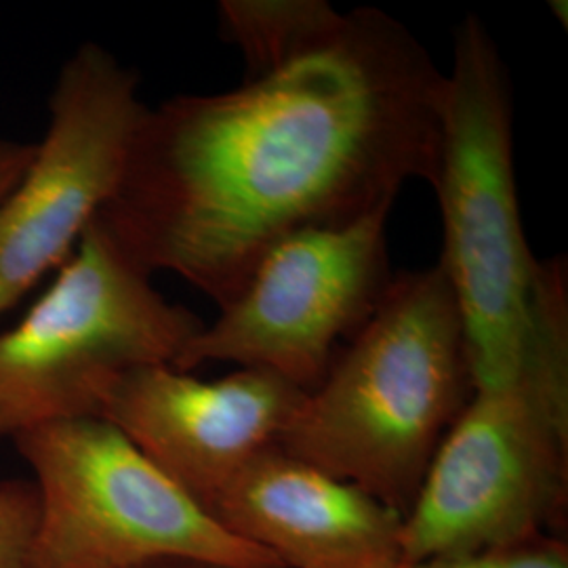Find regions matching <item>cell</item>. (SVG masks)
<instances>
[{"mask_svg":"<svg viewBox=\"0 0 568 568\" xmlns=\"http://www.w3.org/2000/svg\"><path fill=\"white\" fill-rule=\"evenodd\" d=\"M445 74L382 9L339 11L241 87L148 108L98 222L145 274L222 310L284 239L434 182Z\"/></svg>","mask_w":568,"mask_h":568,"instance_id":"obj_1","label":"cell"},{"mask_svg":"<svg viewBox=\"0 0 568 568\" xmlns=\"http://www.w3.org/2000/svg\"><path fill=\"white\" fill-rule=\"evenodd\" d=\"M471 392L464 323L443 267L398 272L305 394L278 448L406 516Z\"/></svg>","mask_w":568,"mask_h":568,"instance_id":"obj_2","label":"cell"},{"mask_svg":"<svg viewBox=\"0 0 568 568\" xmlns=\"http://www.w3.org/2000/svg\"><path fill=\"white\" fill-rule=\"evenodd\" d=\"M568 506V274L546 262L514 375L474 387L403 525V562L562 535Z\"/></svg>","mask_w":568,"mask_h":568,"instance_id":"obj_3","label":"cell"},{"mask_svg":"<svg viewBox=\"0 0 568 568\" xmlns=\"http://www.w3.org/2000/svg\"><path fill=\"white\" fill-rule=\"evenodd\" d=\"M432 187L474 387L506 382L532 333L546 262L528 246L514 171L508 65L476 13L455 28Z\"/></svg>","mask_w":568,"mask_h":568,"instance_id":"obj_4","label":"cell"},{"mask_svg":"<svg viewBox=\"0 0 568 568\" xmlns=\"http://www.w3.org/2000/svg\"><path fill=\"white\" fill-rule=\"evenodd\" d=\"M203 326L164 300L95 217L47 293L0 335V436L100 419L126 373L175 366Z\"/></svg>","mask_w":568,"mask_h":568,"instance_id":"obj_5","label":"cell"},{"mask_svg":"<svg viewBox=\"0 0 568 568\" xmlns=\"http://www.w3.org/2000/svg\"><path fill=\"white\" fill-rule=\"evenodd\" d=\"M13 445L39 497L26 568H131L161 558L283 568L225 530L103 419L34 427Z\"/></svg>","mask_w":568,"mask_h":568,"instance_id":"obj_6","label":"cell"},{"mask_svg":"<svg viewBox=\"0 0 568 568\" xmlns=\"http://www.w3.org/2000/svg\"><path fill=\"white\" fill-rule=\"evenodd\" d=\"M392 209L276 244L215 323L183 347L175 371L236 363L312 392L373 316L394 278L386 225Z\"/></svg>","mask_w":568,"mask_h":568,"instance_id":"obj_7","label":"cell"},{"mask_svg":"<svg viewBox=\"0 0 568 568\" xmlns=\"http://www.w3.org/2000/svg\"><path fill=\"white\" fill-rule=\"evenodd\" d=\"M148 105L140 74L98 42L61 65L49 124L0 203V316L65 264L116 194Z\"/></svg>","mask_w":568,"mask_h":568,"instance_id":"obj_8","label":"cell"},{"mask_svg":"<svg viewBox=\"0 0 568 568\" xmlns=\"http://www.w3.org/2000/svg\"><path fill=\"white\" fill-rule=\"evenodd\" d=\"M304 396L257 368L203 382L173 366H142L112 387L100 419L211 514L246 467L278 447Z\"/></svg>","mask_w":568,"mask_h":568,"instance_id":"obj_9","label":"cell"},{"mask_svg":"<svg viewBox=\"0 0 568 568\" xmlns=\"http://www.w3.org/2000/svg\"><path fill=\"white\" fill-rule=\"evenodd\" d=\"M211 516L283 568L403 565L400 511L278 447L225 488Z\"/></svg>","mask_w":568,"mask_h":568,"instance_id":"obj_10","label":"cell"},{"mask_svg":"<svg viewBox=\"0 0 568 568\" xmlns=\"http://www.w3.org/2000/svg\"><path fill=\"white\" fill-rule=\"evenodd\" d=\"M222 37L243 55L246 72H260L318 32L337 9L326 0H224Z\"/></svg>","mask_w":568,"mask_h":568,"instance_id":"obj_11","label":"cell"},{"mask_svg":"<svg viewBox=\"0 0 568 568\" xmlns=\"http://www.w3.org/2000/svg\"><path fill=\"white\" fill-rule=\"evenodd\" d=\"M396 568H568L565 535H544L506 548L434 556Z\"/></svg>","mask_w":568,"mask_h":568,"instance_id":"obj_12","label":"cell"},{"mask_svg":"<svg viewBox=\"0 0 568 568\" xmlns=\"http://www.w3.org/2000/svg\"><path fill=\"white\" fill-rule=\"evenodd\" d=\"M39 516L32 480H0V568H26Z\"/></svg>","mask_w":568,"mask_h":568,"instance_id":"obj_13","label":"cell"},{"mask_svg":"<svg viewBox=\"0 0 568 568\" xmlns=\"http://www.w3.org/2000/svg\"><path fill=\"white\" fill-rule=\"evenodd\" d=\"M34 143L0 138V203L20 182L26 166L32 161Z\"/></svg>","mask_w":568,"mask_h":568,"instance_id":"obj_14","label":"cell"},{"mask_svg":"<svg viewBox=\"0 0 568 568\" xmlns=\"http://www.w3.org/2000/svg\"><path fill=\"white\" fill-rule=\"evenodd\" d=\"M131 568H230L217 562H206V560H192V558H161V560H150L138 567Z\"/></svg>","mask_w":568,"mask_h":568,"instance_id":"obj_15","label":"cell"}]
</instances>
